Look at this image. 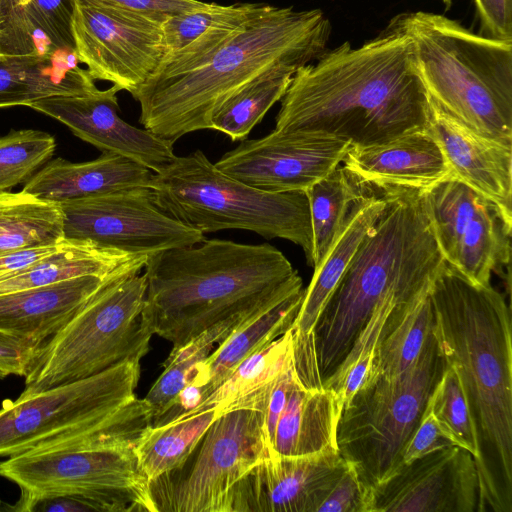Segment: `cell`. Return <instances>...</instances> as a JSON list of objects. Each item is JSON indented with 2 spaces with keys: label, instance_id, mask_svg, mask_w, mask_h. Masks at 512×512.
Returning <instances> with one entry per match:
<instances>
[{
  "label": "cell",
  "instance_id": "obj_3",
  "mask_svg": "<svg viewBox=\"0 0 512 512\" xmlns=\"http://www.w3.org/2000/svg\"><path fill=\"white\" fill-rule=\"evenodd\" d=\"M142 322L176 349L208 328L255 314L301 291L276 247L207 239L148 256Z\"/></svg>",
  "mask_w": 512,
  "mask_h": 512
},
{
  "label": "cell",
  "instance_id": "obj_9",
  "mask_svg": "<svg viewBox=\"0 0 512 512\" xmlns=\"http://www.w3.org/2000/svg\"><path fill=\"white\" fill-rule=\"evenodd\" d=\"M145 294L144 274L107 281L44 342L22 393L80 380L123 361L141 360L152 336L142 322Z\"/></svg>",
  "mask_w": 512,
  "mask_h": 512
},
{
  "label": "cell",
  "instance_id": "obj_12",
  "mask_svg": "<svg viewBox=\"0 0 512 512\" xmlns=\"http://www.w3.org/2000/svg\"><path fill=\"white\" fill-rule=\"evenodd\" d=\"M263 415L244 407L223 411L196 447L189 470L150 484L157 512H229L235 487L271 455Z\"/></svg>",
  "mask_w": 512,
  "mask_h": 512
},
{
  "label": "cell",
  "instance_id": "obj_47",
  "mask_svg": "<svg viewBox=\"0 0 512 512\" xmlns=\"http://www.w3.org/2000/svg\"><path fill=\"white\" fill-rule=\"evenodd\" d=\"M60 243L55 245L22 248L0 253V279L26 269L44 256L55 251L59 247Z\"/></svg>",
  "mask_w": 512,
  "mask_h": 512
},
{
  "label": "cell",
  "instance_id": "obj_1",
  "mask_svg": "<svg viewBox=\"0 0 512 512\" xmlns=\"http://www.w3.org/2000/svg\"><path fill=\"white\" fill-rule=\"evenodd\" d=\"M411 50L410 39L392 21L359 47L347 41L324 51L293 75L275 129L369 145L427 128L429 99L410 66Z\"/></svg>",
  "mask_w": 512,
  "mask_h": 512
},
{
  "label": "cell",
  "instance_id": "obj_23",
  "mask_svg": "<svg viewBox=\"0 0 512 512\" xmlns=\"http://www.w3.org/2000/svg\"><path fill=\"white\" fill-rule=\"evenodd\" d=\"M155 173L127 157L103 152L86 162L61 157L46 163L24 184L23 191L55 204L119 190L151 188Z\"/></svg>",
  "mask_w": 512,
  "mask_h": 512
},
{
  "label": "cell",
  "instance_id": "obj_33",
  "mask_svg": "<svg viewBox=\"0 0 512 512\" xmlns=\"http://www.w3.org/2000/svg\"><path fill=\"white\" fill-rule=\"evenodd\" d=\"M260 312L222 321L179 348L171 350L163 364L162 373L143 398L151 409L152 423L167 411L175 397L191 381L197 366L210 355L215 345L218 346L238 325Z\"/></svg>",
  "mask_w": 512,
  "mask_h": 512
},
{
  "label": "cell",
  "instance_id": "obj_10",
  "mask_svg": "<svg viewBox=\"0 0 512 512\" xmlns=\"http://www.w3.org/2000/svg\"><path fill=\"white\" fill-rule=\"evenodd\" d=\"M434 332L418 360L403 373L376 377L344 405L337 425V447L368 488L401 465L405 444L445 369Z\"/></svg>",
  "mask_w": 512,
  "mask_h": 512
},
{
  "label": "cell",
  "instance_id": "obj_18",
  "mask_svg": "<svg viewBox=\"0 0 512 512\" xmlns=\"http://www.w3.org/2000/svg\"><path fill=\"white\" fill-rule=\"evenodd\" d=\"M119 91L112 85L84 95L45 98L29 107L63 123L102 153L127 157L158 173L176 158L174 143L124 121L118 114Z\"/></svg>",
  "mask_w": 512,
  "mask_h": 512
},
{
  "label": "cell",
  "instance_id": "obj_30",
  "mask_svg": "<svg viewBox=\"0 0 512 512\" xmlns=\"http://www.w3.org/2000/svg\"><path fill=\"white\" fill-rule=\"evenodd\" d=\"M221 413L219 409H207L165 424L150 425L134 448L138 467L150 484L180 469Z\"/></svg>",
  "mask_w": 512,
  "mask_h": 512
},
{
  "label": "cell",
  "instance_id": "obj_45",
  "mask_svg": "<svg viewBox=\"0 0 512 512\" xmlns=\"http://www.w3.org/2000/svg\"><path fill=\"white\" fill-rule=\"evenodd\" d=\"M484 36L512 41V0H473Z\"/></svg>",
  "mask_w": 512,
  "mask_h": 512
},
{
  "label": "cell",
  "instance_id": "obj_27",
  "mask_svg": "<svg viewBox=\"0 0 512 512\" xmlns=\"http://www.w3.org/2000/svg\"><path fill=\"white\" fill-rule=\"evenodd\" d=\"M148 256L100 247L88 241L64 239L52 253L26 269L0 279V295L83 276L140 273Z\"/></svg>",
  "mask_w": 512,
  "mask_h": 512
},
{
  "label": "cell",
  "instance_id": "obj_24",
  "mask_svg": "<svg viewBox=\"0 0 512 512\" xmlns=\"http://www.w3.org/2000/svg\"><path fill=\"white\" fill-rule=\"evenodd\" d=\"M127 275V274H126ZM110 277L83 276L0 295V331L45 342L57 333Z\"/></svg>",
  "mask_w": 512,
  "mask_h": 512
},
{
  "label": "cell",
  "instance_id": "obj_29",
  "mask_svg": "<svg viewBox=\"0 0 512 512\" xmlns=\"http://www.w3.org/2000/svg\"><path fill=\"white\" fill-rule=\"evenodd\" d=\"M303 295L304 289L238 325L197 366L188 385L199 387L204 400L243 360L292 327Z\"/></svg>",
  "mask_w": 512,
  "mask_h": 512
},
{
  "label": "cell",
  "instance_id": "obj_39",
  "mask_svg": "<svg viewBox=\"0 0 512 512\" xmlns=\"http://www.w3.org/2000/svg\"><path fill=\"white\" fill-rule=\"evenodd\" d=\"M57 48L20 0H0V56L50 55Z\"/></svg>",
  "mask_w": 512,
  "mask_h": 512
},
{
  "label": "cell",
  "instance_id": "obj_35",
  "mask_svg": "<svg viewBox=\"0 0 512 512\" xmlns=\"http://www.w3.org/2000/svg\"><path fill=\"white\" fill-rule=\"evenodd\" d=\"M297 70L290 66L275 67L242 87L216 110L211 129L232 141L246 139L268 110L282 99Z\"/></svg>",
  "mask_w": 512,
  "mask_h": 512
},
{
  "label": "cell",
  "instance_id": "obj_17",
  "mask_svg": "<svg viewBox=\"0 0 512 512\" xmlns=\"http://www.w3.org/2000/svg\"><path fill=\"white\" fill-rule=\"evenodd\" d=\"M473 455L450 446L402 464L370 488V512H478Z\"/></svg>",
  "mask_w": 512,
  "mask_h": 512
},
{
  "label": "cell",
  "instance_id": "obj_26",
  "mask_svg": "<svg viewBox=\"0 0 512 512\" xmlns=\"http://www.w3.org/2000/svg\"><path fill=\"white\" fill-rule=\"evenodd\" d=\"M75 51L0 56V108L30 106L54 96L96 92L95 80L79 66Z\"/></svg>",
  "mask_w": 512,
  "mask_h": 512
},
{
  "label": "cell",
  "instance_id": "obj_44",
  "mask_svg": "<svg viewBox=\"0 0 512 512\" xmlns=\"http://www.w3.org/2000/svg\"><path fill=\"white\" fill-rule=\"evenodd\" d=\"M80 3L135 12L164 21L167 17L204 6L200 0H77Z\"/></svg>",
  "mask_w": 512,
  "mask_h": 512
},
{
  "label": "cell",
  "instance_id": "obj_43",
  "mask_svg": "<svg viewBox=\"0 0 512 512\" xmlns=\"http://www.w3.org/2000/svg\"><path fill=\"white\" fill-rule=\"evenodd\" d=\"M450 446H454V443L438 425L427 401L417 427L404 446L401 463H410L426 454Z\"/></svg>",
  "mask_w": 512,
  "mask_h": 512
},
{
  "label": "cell",
  "instance_id": "obj_31",
  "mask_svg": "<svg viewBox=\"0 0 512 512\" xmlns=\"http://www.w3.org/2000/svg\"><path fill=\"white\" fill-rule=\"evenodd\" d=\"M372 192L337 166L306 190L313 234V267L324 261L340 236L356 202Z\"/></svg>",
  "mask_w": 512,
  "mask_h": 512
},
{
  "label": "cell",
  "instance_id": "obj_36",
  "mask_svg": "<svg viewBox=\"0 0 512 512\" xmlns=\"http://www.w3.org/2000/svg\"><path fill=\"white\" fill-rule=\"evenodd\" d=\"M434 325L429 292L415 302L400 323L379 343L370 381L379 376L393 377L409 369L424 350L434 332Z\"/></svg>",
  "mask_w": 512,
  "mask_h": 512
},
{
  "label": "cell",
  "instance_id": "obj_48",
  "mask_svg": "<svg viewBox=\"0 0 512 512\" xmlns=\"http://www.w3.org/2000/svg\"><path fill=\"white\" fill-rule=\"evenodd\" d=\"M445 3H450L451 0H443Z\"/></svg>",
  "mask_w": 512,
  "mask_h": 512
},
{
  "label": "cell",
  "instance_id": "obj_14",
  "mask_svg": "<svg viewBox=\"0 0 512 512\" xmlns=\"http://www.w3.org/2000/svg\"><path fill=\"white\" fill-rule=\"evenodd\" d=\"M64 238L151 255L206 237L164 212L151 188L137 187L60 204Z\"/></svg>",
  "mask_w": 512,
  "mask_h": 512
},
{
  "label": "cell",
  "instance_id": "obj_41",
  "mask_svg": "<svg viewBox=\"0 0 512 512\" xmlns=\"http://www.w3.org/2000/svg\"><path fill=\"white\" fill-rule=\"evenodd\" d=\"M317 512H370V488L361 482L351 463H346Z\"/></svg>",
  "mask_w": 512,
  "mask_h": 512
},
{
  "label": "cell",
  "instance_id": "obj_11",
  "mask_svg": "<svg viewBox=\"0 0 512 512\" xmlns=\"http://www.w3.org/2000/svg\"><path fill=\"white\" fill-rule=\"evenodd\" d=\"M0 476L31 494L85 495L104 511L157 512L134 450L69 445L29 451L0 462Z\"/></svg>",
  "mask_w": 512,
  "mask_h": 512
},
{
  "label": "cell",
  "instance_id": "obj_19",
  "mask_svg": "<svg viewBox=\"0 0 512 512\" xmlns=\"http://www.w3.org/2000/svg\"><path fill=\"white\" fill-rule=\"evenodd\" d=\"M346 463L339 451L269 455L235 487L229 512H317Z\"/></svg>",
  "mask_w": 512,
  "mask_h": 512
},
{
  "label": "cell",
  "instance_id": "obj_28",
  "mask_svg": "<svg viewBox=\"0 0 512 512\" xmlns=\"http://www.w3.org/2000/svg\"><path fill=\"white\" fill-rule=\"evenodd\" d=\"M341 411L332 390L307 389L295 376L276 426L271 455L307 456L338 451Z\"/></svg>",
  "mask_w": 512,
  "mask_h": 512
},
{
  "label": "cell",
  "instance_id": "obj_2",
  "mask_svg": "<svg viewBox=\"0 0 512 512\" xmlns=\"http://www.w3.org/2000/svg\"><path fill=\"white\" fill-rule=\"evenodd\" d=\"M430 299L435 338L459 377L476 434L478 512H512L510 307L491 284H474L446 262Z\"/></svg>",
  "mask_w": 512,
  "mask_h": 512
},
{
  "label": "cell",
  "instance_id": "obj_20",
  "mask_svg": "<svg viewBox=\"0 0 512 512\" xmlns=\"http://www.w3.org/2000/svg\"><path fill=\"white\" fill-rule=\"evenodd\" d=\"M343 167L362 187L424 191L451 177L450 168L429 128L369 145L351 144Z\"/></svg>",
  "mask_w": 512,
  "mask_h": 512
},
{
  "label": "cell",
  "instance_id": "obj_5",
  "mask_svg": "<svg viewBox=\"0 0 512 512\" xmlns=\"http://www.w3.org/2000/svg\"><path fill=\"white\" fill-rule=\"evenodd\" d=\"M330 34V21L320 9L263 4L197 68L148 79L133 97L140 104V122L173 143L211 129L214 113L234 93L272 68L299 69L313 62L326 51Z\"/></svg>",
  "mask_w": 512,
  "mask_h": 512
},
{
  "label": "cell",
  "instance_id": "obj_38",
  "mask_svg": "<svg viewBox=\"0 0 512 512\" xmlns=\"http://www.w3.org/2000/svg\"><path fill=\"white\" fill-rule=\"evenodd\" d=\"M446 364V363H445ZM428 404L444 434L454 445L477 457V439L466 398L456 371L446 364Z\"/></svg>",
  "mask_w": 512,
  "mask_h": 512
},
{
  "label": "cell",
  "instance_id": "obj_37",
  "mask_svg": "<svg viewBox=\"0 0 512 512\" xmlns=\"http://www.w3.org/2000/svg\"><path fill=\"white\" fill-rule=\"evenodd\" d=\"M54 137L33 129L0 137V193L26 182L53 156Z\"/></svg>",
  "mask_w": 512,
  "mask_h": 512
},
{
  "label": "cell",
  "instance_id": "obj_46",
  "mask_svg": "<svg viewBox=\"0 0 512 512\" xmlns=\"http://www.w3.org/2000/svg\"><path fill=\"white\" fill-rule=\"evenodd\" d=\"M293 363L274 380L263 411V427L266 441L272 454L275 430L295 379Z\"/></svg>",
  "mask_w": 512,
  "mask_h": 512
},
{
  "label": "cell",
  "instance_id": "obj_40",
  "mask_svg": "<svg viewBox=\"0 0 512 512\" xmlns=\"http://www.w3.org/2000/svg\"><path fill=\"white\" fill-rule=\"evenodd\" d=\"M24 5L57 48L75 51L72 33L75 0H29Z\"/></svg>",
  "mask_w": 512,
  "mask_h": 512
},
{
  "label": "cell",
  "instance_id": "obj_15",
  "mask_svg": "<svg viewBox=\"0 0 512 512\" xmlns=\"http://www.w3.org/2000/svg\"><path fill=\"white\" fill-rule=\"evenodd\" d=\"M163 21L151 16L75 0V53L94 80H104L133 97L164 55Z\"/></svg>",
  "mask_w": 512,
  "mask_h": 512
},
{
  "label": "cell",
  "instance_id": "obj_6",
  "mask_svg": "<svg viewBox=\"0 0 512 512\" xmlns=\"http://www.w3.org/2000/svg\"><path fill=\"white\" fill-rule=\"evenodd\" d=\"M140 360L49 389L21 393L0 408V457L67 445L132 450L152 423L135 395Z\"/></svg>",
  "mask_w": 512,
  "mask_h": 512
},
{
  "label": "cell",
  "instance_id": "obj_16",
  "mask_svg": "<svg viewBox=\"0 0 512 512\" xmlns=\"http://www.w3.org/2000/svg\"><path fill=\"white\" fill-rule=\"evenodd\" d=\"M351 142L321 132L280 131L242 140L215 167L269 192L306 191L342 163Z\"/></svg>",
  "mask_w": 512,
  "mask_h": 512
},
{
  "label": "cell",
  "instance_id": "obj_13",
  "mask_svg": "<svg viewBox=\"0 0 512 512\" xmlns=\"http://www.w3.org/2000/svg\"><path fill=\"white\" fill-rule=\"evenodd\" d=\"M421 195L444 261L472 283L489 285L491 274L509 263L512 220L453 177Z\"/></svg>",
  "mask_w": 512,
  "mask_h": 512
},
{
  "label": "cell",
  "instance_id": "obj_34",
  "mask_svg": "<svg viewBox=\"0 0 512 512\" xmlns=\"http://www.w3.org/2000/svg\"><path fill=\"white\" fill-rule=\"evenodd\" d=\"M292 363L293 337L290 328L243 360L197 407L179 418L207 409L223 412L238 400L274 381Z\"/></svg>",
  "mask_w": 512,
  "mask_h": 512
},
{
  "label": "cell",
  "instance_id": "obj_32",
  "mask_svg": "<svg viewBox=\"0 0 512 512\" xmlns=\"http://www.w3.org/2000/svg\"><path fill=\"white\" fill-rule=\"evenodd\" d=\"M59 204L41 200L23 190L0 193V253L63 241Z\"/></svg>",
  "mask_w": 512,
  "mask_h": 512
},
{
  "label": "cell",
  "instance_id": "obj_42",
  "mask_svg": "<svg viewBox=\"0 0 512 512\" xmlns=\"http://www.w3.org/2000/svg\"><path fill=\"white\" fill-rule=\"evenodd\" d=\"M44 343L0 331V379L27 376Z\"/></svg>",
  "mask_w": 512,
  "mask_h": 512
},
{
  "label": "cell",
  "instance_id": "obj_22",
  "mask_svg": "<svg viewBox=\"0 0 512 512\" xmlns=\"http://www.w3.org/2000/svg\"><path fill=\"white\" fill-rule=\"evenodd\" d=\"M262 5L206 3L200 8L167 17L162 23L164 55L150 78L173 76L197 68Z\"/></svg>",
  "mask_w": 512,
  "mask_h": 512
},
{
  "label": "cell",
  "instance_id": "obj_25",
  "mask_svg": "<svg viewBox=\"0 0 512 512\" xmlns=\"http://www.w3.org/2000/svg\"><path fill=\"white\" fill-rule=\"evenodd\" d=\"M387 203L384 193H374L356 202L330 252L321 265L314 268L313 277L308 287L304 289L299 312L291 327L294 363L305 356L323 308L359 243L383 214Z\"/></svg>",
  "mask_w": 512,
  "mask_h": 512
},
{
  "label": "cell",
  "instance_id": "obj_21",
  "mask_svg": "<svg viewBox=\"0 0 512 512\" xmlns=\"http://www.w3.org/2000/svg\"><path fill=\"white\" fill-rule=\"evenodd\" d=\"M428 128L458 179L512 220V146L486 138L430 103Z\"/></svg>",
  "mask_w": 512,
  "mask_h": 512
},
{
  "label": "cell",
  "instance_id": "obj_4",
  "mask_svg": "<svg viewBox=\"0 0 512 512\" xmlns=\"http://www.w3.org/2000/svg\"><path fill=\"white\" fill-rule=\"evenodd\" d=\"M382 193L386 209L356 248L318 318L305 356L294 365L297 380L307 389L323 388L380 302L429 292L445 262L421 191Z\"/></svg>",
  "mask_w": 512,
  "mask_h": 512
},
{
  "label": "cell",
  "instance_id": "obj_8",
  "mask_svg": "<svg viewBox=\"0 0 512 512\" xmlns=\"http://www.w3.org/2000/svg\"><path fill=\"white\" fill-rule=\"evenodd\" d=\"M158 206L203 233L247 230L302 248L313 266V234L306 191L269 192L234 179L196 150L155 173Z\"/></svg>",
  "mask_w": 512,
  "mask_h": 512
},
{
  "label": "cell",
  "instance_id": "obj_7",
  "mask_svg": "<svg viewBox=\"0 0 512 512\" xmlns=\"http://www.w3.org/2000/svg\"><path fill=\"white\" fill-rule=\"evenodd\" d=\"M393 22L410 39V66L429 102L476 133L512 146V41L417 11Z\"/></svg>",
  "mask_w": 512,
  "mask_h": 512
}]
</instances>
